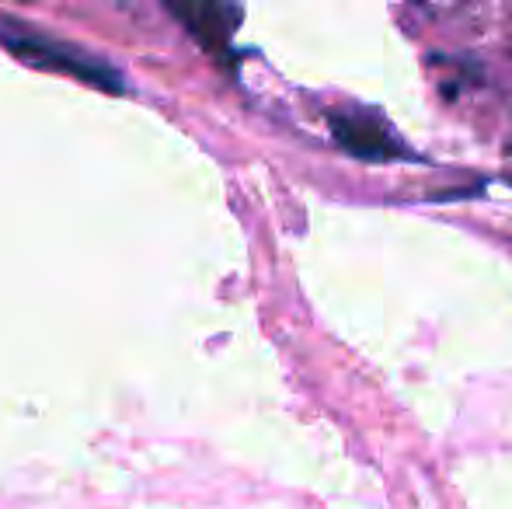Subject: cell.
<instances>
[{
  "label": "cell",
  "mask_w": 512,
  "mask_h": 509,
  "mask_svg": "<svg viewBox=\"0 0 512 509\" xmlns=\"http://www.w3.org/2000/svg\"><path fill=\"white\" fill-rule=\"evenodd\" d=\"M7 49H11L18 60L32 63V67H42V70H67V74L81 77V81H91L95 88H105V91H122L119 88V74H115L108 63L95 60L91 53H81L74 46H63L56 39H46V35H35V32H14V35H4Z\"/></svg>",
  "instance_id": "cell-2"
},
{
  "label": "cell",
  "mask_w": 512,
  "mask_h": 509,
  "mask_svg": "<svg viewBox=\"0 0 512 509\" xmlns=\"http://www.w3.org/2000/svg\"><path fill=\"white\" fill-rule=\"evenodd\" d=\"M171 14L196 35L199 42L216 56L230 53V39L237 32V21H241V7L230 4H171Z\"/></svg>",
  "instance_id": "cell-3"
},
{
  "label": "cell",
  "mask_w": 512,
  "mask_h": 509,
  "mask_svg": "<svg viewBox=\"0 0 512 509\" xmlns=\"http://www.w3.org/2000/svg\"><path fill=\"white\" fill-rule=\"evenodd\" d=\"M335 143L359 161H401L411 157L401 133L377 109H335L328 112Z\"/></svg>",
  "instance_id": "cell-1"
}]
</instances>
